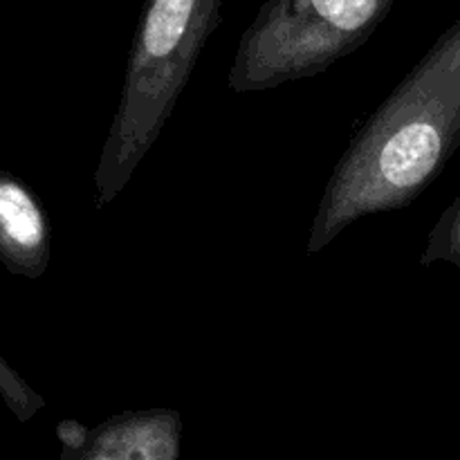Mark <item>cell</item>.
I'll return each mask as SVG.
<instances>
[{
  "mask_svg": "<svg viewBox=\"0 0 460 460\" xmlns=\"http://www.w3.org/2000/svg\"><path fill=\"white\" fill-rule=\"evenodd\" d=\"M58 460H180L182 416L173 409L126 411L102 425L58 422Z\"/></svg>",
  "mask_w": 460,
  "mask_h": 460,
  "instance_id": "4",
  "label": "cell"
},
{
  "mask_svg": "<svg viewBox=\"0 0 460 460\" xmlns=\"http://www.w3.org/2000/svg\"><path fill=\"white\" fill-rule=\"evenodd\" d=\"M0 398L4 400L9 411L21 422L31 420L45 407L43 395L36 394L16 371L0 355Z\"/></svg>",
  "mask_w": 460,
  "mask_h": 460,
  "instance_id": "7",
  "label": "cell"
},
{
  "mask_svg": "<svg viewBox=\"0 0 460 460\" xmlns=\"http://www.w3.org/2000/svg\"><path fill=\"white\" fill-rule=\"evenodd\" d=\"M52 259V232L39 198L0 169V265L25 279L43 277Z\"/></svg>",
  "mask_w": 460,
  "mask_h": 460,
  "instance_id": "5",
  "label": "cell"
},
{
  "mask_svg": "<svg viewBox=\"0 0 460 460\" xmlns=\"http://www.w3.org/2000/svg\"><path fill=\"white\" fill-rule=\"evenodd\" d=\"M460 148V18L353 135L332 169L305 254L331 245L364 216L404 209Z\"/></svg>",
  "mask_w": 460,
  "mask_h": 460,
  "instance_id": "1",
  "label": "cell"
},
{
  "mask_svg": "<svg viewBox=\"0 0 460 460\" xmlns=\"http://www.w3.org/2000/svg\"><path fill=\"white\" fill-rule=\"evenodd\" d=\"M395 0H265L229 67L232 93H261L326 72L362 48Z\"/></svg>",
  "mask_w": 460,
  "mask_h": 460,
  "instance_id": "3",
  "label": "cell"
},
{
  "mask_svg": "<svg viewBox=\"0 0 460 460\" xmlns=\"http://www.w3.org/2000/svg\"><path fill=\"white\" fill-rule=\"evenodd\" d=\"M449 263L460 270V193L456 200L440 214L427 238L420 265Z\"/></svg>",
  "mask_w": 460,
  "mask_h": 460,
  "instance_id": "6",
  "label": "cell"
},
{
  "mask_svg": "<svg viewBox=\"0 0 460 460\" xmlns=\"http://www.w3.org/2000/svg\"><path fill=\"white\" fill-rule=\"evenodd\" d=\"M220 7L223 0H146L130 43L119 106L94 171L97 209L124 191L160 139L202 48L218 27Z\"/></svg>",
  "mask_w": 460,
  "mask_h": 460,
  "instance_id": "2",
  "label": "cell"
}]
</instances>
